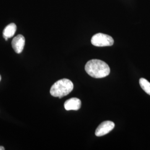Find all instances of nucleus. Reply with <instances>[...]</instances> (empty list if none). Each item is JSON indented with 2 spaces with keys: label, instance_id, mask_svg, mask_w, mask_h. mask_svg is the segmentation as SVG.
<instances>
[{
  "label": "nucleus",
  "instance_id": "nucleus-1",
  "mask_svg": "<svg viewBox=\"0 0 150 150\" xmlns=\"http://www.w3.org/2000/svg\"><path fill=\"white\" fill-rule=\"evenodd\" d=\"M85 69L88 75L96 79L105 77L110 73V69L108 65L100 59L90 60L85 65Z\"/></svg>",
  "mask_w": 150,
  "mask_h": 150
},
{
  "label": "nucleus",
  "instance_id": "nucleus-2",
  "mask_svg": "<svg viewBox=\"0 0 150 150\" xmlns=\"http://www.w3.org/2000/svg\"><path fill=\"white\" fill-rule=\"evenodd\" d=\"M74 84L71 81L64 79L56 81L50 89V93L52 96L61 98L69 95L73 90Z\"/></svg>",
  "mask_w": 150,
  "mask_h": 150
},
{
  "label": "nucleus",
  "instance_id": "nucleus-3",
  "mask_svg": "<svg viewBox=\"0 0 150 150\" xmlns=\"http://www.w3.org/2000/svg\"><path fill=\"white\" fill-rule=\"evenodd\" d=\"M91 43L97 47L111 46L113 45L114 40L111 36L108 35L98 33L92 36Z\"/></svg>",
  "mask_w": 150,
  "mask_h": 150
},
{
  "label": "nucleus",
  "instance_id": "nucleus-4",
  "mask_svg": "<svg viewBox=\"0 0 150 150\" xmlns=\"http://www.w3.org/2000/svg\"><path fill=\"white\" fill-rule=\"evenodd\" d=\"M115 127V123L110 121H106L101 123L97 128L95 135L98 137L104 136L111 132Z\"/></svg>",
  "mask_w": 150,
  "mask_h": 150
},
{
  "label": "nucleus",
  "instance_id": "nucleus-5",
  "mask_svg": "<svg viewBox=\"0 0 150 150\" xmlns=\"http://www.w3.org/2000/svg\"><path fill=\"white\" fill-rule=\"evenodd\" d=\"M25 44V38L21 35H18L13 38L12 47L17 54H21Z\"/></svg>",
  "mask_w": 150,
  "mask_h": 150
},
{
  "label": "nucleus",
  "instance_id": "nucleus-6",
  "mask_svg": "<svg viewBox=\"0 0 150 150\" xmlns=\"http://www.w3.org/2000/svg\"><path fill=\"white\" fill-rule=\"evenodd\" d=\"M81 106V101L77 98H71L64 102V108L67 111L78 110Z\"/></svg>",
  "mask_w": 150,
  "mask_h": 150
},
{
  "label": "nucleus",
  "instance_id": "nucleus-7",
  "mask_svg": "<svg viewBox=\"0 0 150 150\" xmlns=\"http://www.w3.org/2000/svg\"><path fill=\"white\" fill-rule=\"evenodd\" d=\"M17 30V26L15 23H10L7 25L3 31V36L6 40L14 36Z\"/></svg>",
  "mask_w": 150,
  "mask_h": 150
},
{
  "label": "nucleus",
  "instance_id": "nucleus-8",
  "mask_svg": "<svg viewBox=\"0 0 150 150\" xmlns=\"http://www.w3.org/2000/svg\"><path fill=\"white\" fill-rule=\"evenodd\" d=\"M139 83L141 88L146 93L150 95V83L145 79L141 78L139 79Z\"/></svg>",
  "mask_w": 150,
  "mask_h": 150
},
{
  "label": "nucleus",
  "instance_id": "nucleus-9",
  "mask_svg": "<svg viewBox=\"0 0 150 150\" xmlns=\"http://www.w3.org/2000/svg\"><path fill=\"white\" fill-rule=\"evenodd\" d=\"M0 150H5V148L3 146H0Z\"/></svg>",
  "mask_w": 150,
  "mask_h": 150
},
{
  "label": "nucleus",
  "instance_id": "nucleus-10",
  "mask_svg": "<svg viewBox=\"0 0 150 150\" xmlns=\"http://www.w3.org/2000/svg\"><path fill=\"white\" fill-rule=\"evenodd\" d=\"M1 80V75H0V81Z\"/></svg>",
  "mask_w": 150,
  "mask_h": 150
}]
</instances>
